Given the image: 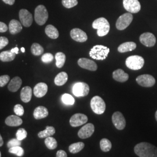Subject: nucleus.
Wrapping results in <instances>:
<instances>
[{
  "label": "nucleus",
  "instance_id": "f257e3e1",
  "mask_svg": "<svg viewBox=\"0 0 157 157\" xmlns=\"http://www.w3.org/2000/svg\"><path fill=\"white\" fill-rule=\"evenodd\" d=\"M135 154L140 157H157V148L151 144L142 142L134 148Z\"/></svg>",
  "mask_w": 157,
  "mask_h": 157
},
{
  "label": "nucleus",
  "instance_id": "f03ea898",
  "mask_svg": "<svg viewBox=\"0 0 157 157\" xmlns=\"http://www.w3.org/2000/svg\"><path fill=\"white\" fill-rule=\"evenodd\" d=\"M93 28L97 30V35L100 37L106 36L110 30V25L104 17H99L93 22Z\"/></svg>",
  "mask_w": 157,
  "mask_h": 157
},
{
  "label": "nucleus",
  "instance_id": "7ed1b4c3",
  "mask_svg": "<svg viewBox=\"0 0 157 157\" xmlns=\"http://www.w3.org/2000/svg\"><path fill=\"white\" fill-rule=\"evenodd\" d=\"M109 48L102 45L94 46L89 52V56L93 59L103 61L107 58L109 52Z\"/></svg>",
  "mask_w": 157,
  "mask_h": 157
},
{
  "label": "nucleus",
  "instance_id": "20e7f679",
  "mask_svg": "<svg viewBox=\"0 0 157 157\" xmlns=\"http://www.w3.org/2000/svg\"><path fill=\"white\" fill-rule=\"evenodd\" d=\"M90 106L92 111L98 115H101L105 112L106 104L104 100L100 96L96 95L92 98L90 101Z\"/></svg>",
  "mask_w": 157,
  "mask_h": 157
},
{
  "label": "nucleus",
  "instance_id": "39448f33",
  "mask_svg": "<svg viewBox=\"0 0 157 157\" xmlns=\"http://www.w3.org/2000/svg\"><path fill=\"white\" fill-rule=\"evenodd\" d=\"M126 65L131 70L137 71L143 67L144 59L139 56H132L126 59Z\"/></svg>",
  "mask_w": 157,
  "mask_h": 157
},
{
  "label": "nucleus",
  "instance_id": "423d86ee",
  "mask_svg": "<svg viewBox=\"0 0 157 157\" xmlns=\"http://www.w3.org/2000/svg\"><path fill=\"white\" fill-rule=\"evenodd\" d=\"M48 18V11L43 5L37 6L34 11V19L39 25L42 26L45 24Z\"/></svg>",
  "mask_w": 157,
  "mask_h": 157
},
{
  "label": "nucleus",
  "instance_id": "0eeeda50",
  "mask_svg": "<svg viewBox=\"0 0 157 157\" xmlns=\"http://www.w3.org/2000/svg\"><path fill=\"white\" fill-rule=\"evenodd\" d=\"M133 17L132 13H126L119 17L116 23V28L119 30L127 28L133 21Z\"/></svg>",
  "mask_w": 157,
  "mask_h": 157
},
{
  "label": "nucleus",
  "instance_id": "6e6552de",
  "mask_svg": "<svg viewBox=\"0 0 157 157\" xmlns=\"http://www.w3.org/2000/svg\"><path fill=\"white\" fill-rule=\"evenodd\" d=\"M90 87L84 82H78L74 84L72 89L73 94L76 97H85L89 94Z\"/></svg>",
  "mask_w": 157,
  "mask_h": 157
},
{
  "label": "nucleus",
  "instance_id": "1a4fd4ad",
  "mask_svg": "<svg viewBox=\"0 0 157 157\" xmlns=\"http://www.w3.org/2000/svg\"><path fill=\"white\" fill-rule=\"evenodd\" d=\"M136 82L142 87H150L155 83V79L150 75H141L136 78Z\"/></svg>",
  "mask_w": 157,
  "mask_h": 157
},
{
  "label": "nucleus",
  "instance_id": "9d476101",
  "mask_svg": "<svg viewBox=\"0 0 157 157\" xmlns=\"http://www.w3.org/2000/svg\"><path fill=\"white\" fill-rule=\"evenodd\" d=\"M124 8L130 13H136L140 11L141 5L138 0H123Z\"/></svg>",
  "mask_w": 157,
  "mask_h": 157
},
{
  "label": "nucleus",
  "instance_id": "9b49d317",
  "mask_svg": "<svg viewBox=\"0 0 157 157\" xmlns=\"http://www.w3.org/2000/svg\"><path fill=\"white\" fill-rule=\"evenodd\" d=\"M112 121L115 127L119 130H123L126 126V120L121 112H114L112 115Z\"/></svg>",
  "mask_w": 157,
  "mask_h": 157
},
{
  "label": "nucleus",
  "instance_id": "f8f14e48",
  "mask_svg": "<svg viewBox=\"0 0 157 157\" xmlns=\"http://www.w3.org/2000/svg\"><path fill=\"white\" fill-rule=\"evenodd\" d=\"M88 121L87 117L80 113L74 114L70 119L69 123L72 127H78L86 124Z\"/></svg>",
  "mask_w": 157,
  "mask_h": 157
},
{
  "label": "nucleus",
  "instance_id": "ddd939ff",
  "mask_svg": "<svg viewBox=\"0 0 157 157\" xmlns=\"http://www.w3.org/2000/svg\"><path fill=\"white\" fill-rule=\"evenodd\" d=\"M21 22L25 27H30L33 23V17L32 13L25 9L21 10L19 13Z\"/></svg>",
  "mask_w": 157,
  "mask_h": 157
},
{
  "label": "nucleus",
  "instance_id": "4468645a",
  "mask_svg": "<svg viewBox=\"0 0 157 157\" xmlns=\"http://www.w3.org/2000/svg\"><path fill=\"white\" fill-rule=\"evenodd\" d=\"M94 126L92 124H87L83 126L78 132V136L82 139L90 137L94 132Z\"/></svg>",
  "mask_w": 157,
  "mask_h": 157
},
{
  "label": "nucleus",
  "instance_id": "2eb2a0df",
  "mask_svg": "<svg viewBox=\"0 0 157 157\" xmlns=\"http://www.w3.org/2000/svg\"><path fill=\"white\" fill-rule=\"evenodd\" d=\"M140 41L146 47H151L155 44L156 38L151 33L146 32L142 34L140 36Z\"/></svg>",
  "mask_w": 157,
  "mask_h": 157
},
{
  "label": "nucleus",
  "instance_id": "dca6fc26",
  "mask_svg": "<svg viewBox=\"0 0 157 157\" xmlns=\"http://www.w3.org/2000/svg\"><path fill=\"white\" fill-rule=\"evenodd\" d=\"M71 37L77 42L83 43L87 40V35L82 30L78 28L73 29L71 31Z\"/></svg>",
  "mask_w": 157,
  "mask_h": 157
},
{
  "label": "nucleus",
  "instance_id": "f3484780",
  "mask_svg": "<svg viewBox=\"0 0 157 157\" xmlns=\"http://www.w3.org/2000/svg\"><path fill=\"white\" fill-rule=\"evenodd\" d=\"M78 63L80 67L90 71H95L97 69V65L96 63L94 62V61L87 58H80L78 61Z\"/></svg>",
  "mask_w": 157,
  "mask_h": 157
},
{
  "label": "nucleus",
  "instance_id": "a211bd4d",
  "mask_svg": "<svg viewBox=\"0 0 157 157\" xmlns=\"http://www.w3.org/2000/svg\"><path fill=\"white\" fill-rule=\"evenodd\" d=\"M48 91V86L44 83H39L34 87L33 93L37 98H41L47 94Z\"/></svg>",
  "mask_w": 157,
  "mask_h": 157
},
{
  "label": "nucleus",
  "instance_id": "6ab92c4d",
  "mask_svg": "<svg viewBox=\"0 0 157 157\" xmlns=\"http://www.w3.org/2000/svg\"><path fill=\"white\" fill-rule=\"evenodd\" d=\"M112 77L116 81L124 83L129 79V75L128 73H125L122 69H118L113 71L112 73Z\"/></svg>",
  "mask_w": 157,
  "mask_h": 157
},
{
  "label": "nucleus",
  "instance_id": "aec40b11",
  "mask_svg": "<svg viewBox=\"0 0 157 157\" xmlns=\"http://www.w3.org/2000/svg\"><path fill=\"white\" fill-rule=\"evenodd\" d=\"M6 125L11 127L19 126L22 124V120L19 118V116L16 115H10L6 118Z\"/></svg>",
  "mask_w": 157,
  "mask_h": 157
},
{
  "label": "nucleus",
  "instance_id": "412c9836",
  "mask_svg": "<svg viewBox=\"0 0 157 157\" xmlns=\"http://www.w3.org/2000/svg\"><path fill=\"white\" fill-rule=\"evenodd\" d=\"M22 83V80L19 77L17 76L12 79L8 86V89L11 92H16L19 90Z\"/></svg>",
  "mask_w": 157,
  "mask_h": 157
},
{
  "label": "nucleus",
  "instance_id": "4be33fe9",
  "mask_svg": "<svg viewBox=\"0 0 157 157\" xmlns=\"http://www.w3.org/2000/svg\"><path fill=\"white\" fill-rule=\"evenodd\" d=\"M32 97V89L29 86H25L23 88L21 92V100L28 103L31 100Z\"/></svg>",
  "mask_w": 157,
  "mask_h": 157
},
{
  "label": "nucleus",
  "instance_id": "5701e85b",
  "mask_svg": "<svg viewBox=\"0 0 157 157\" xmlns=\"http://www.w3.org/2000/svg\"><path fill=\"white\" fill-rule=\"evenodd\" d=\"M48 109L43 106L37 107L33 112L34 118L36 119H41L48 117Z\"/></svg>",
  "mask_w": 157,
  "mask_h": 157
},
{
  "label": "nucleus",
  "instance_id": "b1692460",
  "mask_svg": "<svg viewBox=\"0 0 157 157\" xmlns=\"http://www.w3.org/2000/svg\"><path fill=\"white\" fill-rule=\"evenodd\" d=\"M22 30L21 23L15 19H12L9 24V30L12 34L20 33Z\"/></svg>",
  "mask_w": 157,
  "mask_h": 157
},
{
  "label": "nucleus",
  "instance_id": "393cba45",
  "mask_svg": "<svg viewBox=\"0 0 157 157\" xmlns=\"http://www.w3.org/2000/svg\"><path fill=\"white\" fill-rule=\"evenodd\" d=\"M136 47H137L136 44L134 42H132V41L126 42V43H122V44H121L118 47V51L121 53H124V52L134 50L136 48Z\"/></svg>",
  "mask_w": 157,
  "mask_h": 157
},
{
  "label": "nucleus",
  "instance_id": "a878e982",
  "mask_svg": "<svg viewBox=\"0 0 157 157\" xmlns=\"http://www.w3.org/2000/svg\"><path fill=\"white\" fill-rule=\"evenodd\" d=\"M45 33L47 36L52 39H56L59 37V32L57 29L53 25H49L46 26Z\"/></svg>",
  "mask_w": 157,
  "mask_h": 157
},
{
  "label": "nucleus",
  "instance_id": "bb28decb",
  "mask_svg": "<svg viewBox=\"0 0 157 157\" xmlns=\"http://www.w3.org/2000/svg\"><path fill=\"white\" fill-rule=\"evenodd\" d=\"M68 75L65 72H62L58 73L54 79V83L56 86H61L67 82Z\"/></svg>",
  "mask_w": 157,
  "mask_h": 157
},
{
  "label": "nucleus",
  "instance_id": "cd10ccee",
  "mask_svg": "<svg viewBox=\"0 0 157 157\" xmlns=\"http://www.w3.org/2000/svg\"><path fill=\"white\" fill-rule=\"evenodd\" d=\"M15 56L16 54L11 51H6L0 54V60L2 62H10L15 58Z\"/></svg>",
  "mask_w": 157,
  "mask_h": 157
},
{
  "label": "nucleus",
  "instance_id": "c85d7f7f",
  "mask_svg": "<svg viewBox=\"0 0 157 157\" xmlns=\"http://www.w3.org/2000/svg\"><path fill=\"white\" fill-rule=\"evenodd\" d=\"M56 133V129L52 126H47L45 130L41 131L38 133V136L39 138H46L54 135Z\"/></svg>",
  "mask_w": 157,
  "mask_h": 157
},
{
  "label": "nucleus",
  "instance_id": "c756f323",
  "mask_svg": "<svg viewBox=\"0 0 157 157\" xmlns=\"http://www.w3.org/2000/svg\"><path fill=\"white\" fill-rule=\"evenodd\" d=\"M56 67L62 68L66 61V56L61 52H58L56 54Z\"/></svg>",
  "mask_w": 157,
  "mask_h": 157
},
{
  "label": "nucleus",
  "instance_id": "7c9ffc66",
  "mask_svg": "<svg viewBox=\"0 0 157 157\" xmlns=\"http://www.w3.org/2000/svg\"><path fill=\"white\" fill-rule=\"evenodd\" d=\"M84 147V144L83 142H78L71 144L69 147V151L72 154H76L82 151Z\"/></svg>",
  "mask_w": 157,
  "mask_h": 157
},
{
  "label": "nucleus",
  "instance_id": "2f4dec72",
  "mask_svg": "<svg viewBox=\"0 0 157 157\" xmlns=\"http://www.w3.org/2000/svg\"><path fill=\"white\" fill-rule=\"evenodd\" d=\"M45 146L49 149V150H54L57 147V141H56V139H54L52 137H48L45 138Z\"/></svg>",
  "mask_w": 157,
  "mask_h": 157
},
{
  "label": "nucleus",
  "instance_id": "473e14b6",
  "mask_svg": "<svg viewBox=\"0 0 157 157\" xmlns=\"http://www.w3.org/2000/svg\"><path fill=\"white\" fill-rule=\"evenodd\" d=\"M31 52L32 54L35 56H41L43 52L44 48L41 45L38 43H33L31 47Z\"/></svg>",
  "mask_w": 157,
  "mask_h": 157
},
{
  "label": "nucleus",
  "instance_id": "72a5a7b5",
  "mask_svg": "<svg viewBox=\"0 0 157 157\" xmlns=\"http://www.w3.org/2000/svg\"><path fill=\"white\" fill-rule=\"evenodd\" d=\"M101 150L103 152L109 151L112 148V143L107 139H101L100 143Z\"/></svg>",
  "mask_w": 157,
  "mask_h": 157
},
{
  "label": "nucleus",
  "instance_id": "f704fd0d",
  "mask_svg": "<svg viewBox=\"0 0 157 157\" xmlns=\"http://www.w3.org/2000/svg\"><path fill=\"white\" fill-rule=\"evenodd\" d=\"M9 152L15 154L17 157H22L24 154V150L20 146H17L9 148Z\"/></svg>",
  "mask_w": 157,
  "mask_h": 157
},
{
  "label": "nucleus",
  "instance_id": "c9c22d12",
  "mask_svg": "<svg viewBox=\"0 0 157 157\" xmlns=\"http://www.w3.org/2000/svg\"><path fill=\"white\" fill-rule=\"evenodd\" d=\"M62 101L66 105H73L75 103V99L73 97L69 94L62 95Z\"/></svg>",
  "mask_w": 157,
  "mask_h": 157
},
{
  "label": "nucleus",
  "instance_id": "e433bc0d",
  "mask_svg": "<svg viewBox=\"0 0 157 157\" xmlns=\"http://www.w3.org/2000/svg\"><path fill=\"white\" fill-rule=\"evenodd\" d=\"M62 4L67 8H71L78 5V0H62Z\"/></svg>",
  "mask_w": 157,
  "mask_h": 157
},
{
  "label": "nucleus",
  "instance_id": "4c0bfd02",
  "mask_svg": "<svg viewBox=\"0 0 157 157\" xmlns=\"http://www.w3.org/2000/svg\"><path fill=\"white\" fill-rule=\"evenodd\" d=\"M27 135H28V133L26 131V130L23 129V128H21V129L17 130L16 136L18 140L22 141L26 138Z\"/></svg>",
  "mask_w": 157,
  "mask_h": 157
},
{
  "label": "nucleus",
  "instance_id": "58836bf2",
  "mask_svg": "<svg viewBox=\"0 0 157 157\" xmlns=\"http://www.w3.org/2000/svg\"><path fill=\"white\" fill-rule=\"evenodd\" d=\"M54 59V56L51 53H46L41 56V61L44 63H50Z\"/></svg>",
  "mask_w": 157,
  "mask_h": 157
},
{
  "label": "nucleus",
  "instance_id": "ea45409f",
  "mask_svg": "<svg viewBox=\"0 0 157 157\" xmlns=\"http://www.w3.org/2000/svg\"><path fill=\"white\" fill-rule=\"evenodd\" d=\"M13 111L15 113V114L19 117L23 116L24 114V108L22 105H21V104L15 105L13 108Z\"/></svg>",
  "mask_w": 157,
  "mask_h": 157
},
{
  "label": "nucleus",
  "instance_id": "a19ab883",
  "mask_svg": "<svg viewBox=\"0 0 157 157\" xmlns=\"http://www.w3.org/2000/svg\"><path fill=\"white\" fill-rule=\"evenodd\" d=\"M21 145V140H18L17 139H12L11 140L9 141L7 143V147L10 148L12 147H17V146H20Z\"/></svg>",
  "mask_w": 157,
  "mask_h": 157
},
{
  "label": "nucleus",
  "instance_id": "79ce46f5",
  "mask_svg": "<svg viewBox=\"0 0 157 157\" xmlns=\"http://www.w3.org/2000/svg\"><path fill=\"white\" fill-rule=\"evenodd\" d=\"M10 80L8 75H2L0 76V87H4L7 84Z\"/></svg>",
  "mask_w": 157,
  "mask_h": 157
},
{
  "label": "nucleus",
  "instance_id": "37998d69",
  "mask_svg": "<svg viewBox=\"0 0 157 157\" xmlns=\"http://www.w3.org/2000/svg\"><path fill=\"white\" fill-rule=\"evenodd\" d=\"M9 41L6 37H0V50H2L8 44Z\"/></svg>",
  "mask_w": 157,
  "mask_h": 157
},
{
  "label": "nucleus",
  "instance_id": "c03bdc74",
  "mask_svg": "<svg viewBox=\"0 0 157 157\" xmlns=\"http://www.w3.org/2000/svg\"><path fill=\"white\" fill-rule=\"evenodd\" d=\"M8 26L4 23L0 22V33H4L8 30Z\"/></svg>",
  "mask_w": 157,
  "mask_h": 157
},
{
  "label": "nucleus",
  "instance_id": "a18cd8bd",
  "mask_svg": "<svg viewBox=\"0 0 157 157\" xmlns=\"http://www.w3.org/2000/svg\"><path fill=\"white\" fill-rule=\"evenodd\" d=\"M56 157H67V152L63 150H59L56 154Z\"/></svg>",
  "mask_w": 157,
  "mask_h": 157
},
{
  "label": "nucleus",
  "instance_id": "49530a36",
  "mask_svg": "<svg viewBox=\"0 0 157 157\" xmlns=\"http://www.w3.org/2000/svg\"><path fill=\"white\" fill-rule=\"evenodd\" d=\"M6 4L12 6L15 3V0H2Z\"/></svg>",
  "mask_w": 157,
  "mask_h": 157
},
{
  "label": "nucleus",
  "instance_id": "de8ad7c7",
  "mask_svg": "<svg viewBox=\"0 0 157 157\" xmlns=\"http://www.w3.org/2000/svg\"><path fill=\"white\" fill-rule=\"evenodd\" d=\"M11 51L12 52H13V53H15L16 54H17L18 52H19V49H18L17 47H15L14 48H12Z\"/></svg>",
  "mask_w": 157,
  "mask_h": 157
},
{
  "label": "nucleus",
  "instance_id": "09e8293b",
  "mask_svg": "<svg viewBox=\"0 0 157 157\" xmlns=\"http://www.w3.org/2000/svg\"><path fill=\"white\" fill-rule=\"evenodd\" d=\"M3 144H4V141H3L1 135L0 134V147L3 146Z\"/></svg>",
  "mask_w": 157,
  "mask_h": 157
},
{
  "label": "nucleus",
  "instance_id": "8fccbe9b",
  "mask_svg": "<svg viewBox=\"0 0 157 157\" xmlns=\"http://www.w3.org/2000/svg\"><path fill=\"white\" fill-rule=\"evenodd\" d=\"M21 51H22V52H25V48L22 47V48H21Z\"/></svg>",
  "mask_w": 157,
  "mask_h": 157
},
{
  "label": "nucleus",
  "instance_id": "3c124183",
  "mask_svg": "<svg viewBox=\"0 0 157 157\" xmlns=\"http://www.w3.org/2000/svg\"><path fill=\"white\" fill-rule=\"evenodd\" d=\"M155 119H156V121H157V111L155 112Z\"/></svg>",
  "mask_w": 157,
  "mask_h": 157
},
{
  "label": "nucleus",
  "instance_id": "603ef678",
  "mask_svg": "<svg viewBox=\"0 0 157 157\" xmlns=\"http://www.w3.org/2000/svg\"><path fill=\"white\" fill-rule=\"evenodd\" d=\"M1 157V152H0V157Z\"/></svg>",
  "mask_w": 157,
  "mask_h": 157
}]
</instances>
